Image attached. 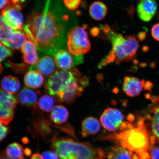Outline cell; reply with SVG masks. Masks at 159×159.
Listing matches in <instances>:
<instances>
[{
    "mask_svg": "<svg viewBox=\"0 0 159 159\" xmlns=\"http://www.w3.org/2000/svg\"><path fill=\"white\" fill-rule=\"evenodd\" d=\"M22 8L9 6L2 11L1 20L15 30L24 31L23 17Z\"/></svg>",
    "mask_w": 159,
    "mask_h": 159,
    "instance_id": "10",
    "label": "cell"
},
{
    "mask_svg": "<svg viewBox=\"0 0 159 159\" xmlns=\"http://www.w3.org/2000/svg\"><path fill=\"white\" fill-rule=\"evenodd\" d=\"M157 4L155 0H144L141 1L137 7L139 17L142 21H150L156 15Z\"/></svg>",
    "mask_w": 159,
    "mask_h": 159,
    "instance_id": "13",
    "label": "cell"
},
{
    "mask_svg": "<svg viewBox=\"0 0 159 159\" xmlns=\"http://www.w3.org/2000/svg\"><path fill=\"white\" fill-rule=\"evenodd\" d=\"M39 91H34L24 87L19 92L18 96L19 101L22 105L33 109L38 107V97Z\"/></svg>",
    "mask_w": 159,
    "mask_h": 159,
    "instance_id": "16",
    "label": "cell"
},
{
    "mask_svg": "<svg viewBox=\"0 0 159 159\" xmlns=\"http://www.w3.org/2000/svg\"><path fill=\"white\" fill-rule=\"evenodd\" d=\"M56 66L54 59L52 57L43 56L39 59L36 64L32 66L30 70H37L41 74L49 77L57 71Z\"/></svg>",
    "mask_w": 159,
    "mask_h": 159,
    "instance_id": "14",
    "label": "cell"
},
{
    "mask_svg": "<svg viewBox=\"0 0 159 159\" xmlns=\"http://www.w3.org/2000/svg\"><path fill=\"white\" fill-rule=\"evenodd\" d=\"M144 81L133 77L127 76L124 80L123 90L128 96L134 97L138 96L144 87Z\"/></svg>",
    "mask_w": 159,
    "mask_h": 159,
    "instance_id": "15",
    "label": "cell"
},
{
    "mask_svg": "<svg viewBox=\"0 0 159 159\" xmlns=\"http://www.w3.org/2000/svg\"><path fill=\"white\" fill-rule=\"evenodd\" d=\"M1 89L5 92L15 94L18 91L21 87V83L17 77L7 75L2 79Z\"/></svg>",
    "mask_w": 159,
    "mask_h": 159,
    "instance_id": "20",
    "label": "cell"
},
{
    "mask_svg": "<svg viewBox=\"0 0 159 159\" xmlns=\"http://www.w3.org/2000/svg\"><path fill=\"white\" fill-rule=\"evenodd\" d=\"M115 57L114 51H111L109 54L105 57L104 59L101 61L99 63L98 67L99 68H102V67L108 65L109 63H112L115 61Z\"/></svg>",
    "mask_w": 159,
    "mask_h": 159,
    "instance_id": "28",
    "label": "cell"
},
{
    "mask_svg": "<svg viewBox=\"0 0 159 159\" xmlns=\"http://www.w3.org/2000/svg\"><path fill=\"white\" fill-rule=\"evenodd\" d=\"M107 159H139L138 157L127 149L118 146L111 149L108 153Z\"/></svg>",
    "mask_w": 159,
    "mask_h": 159,
    "instance_id": "21",
    "label": "cell"
},
{
    "mask_svg": "<svg viewBox=\"0 0 159 159\" xmlns=\"http://www.w3.org/2000/svg\"><path fill=\"white\" fill-rule=\"evenodd\" d=\"M146 36L147 33L144 31H142L139 33L138 38L141 41H143L146 39Z\"/></svg>",
    "mask_w": 159,
    "mask_h": 159,
    "instance_id": "37",
    "label": "cell"
},
{
    "mask_svg": "<svg viewBox=\"0 0 159 159\" xmlns=\"http://www.w3.org/2000/svg\"><path fill=\"white\" fill-rule=\"evenodd\" d=\"M124 117L118 109L109 108L105 109L100 117L102 126L110 132H115L119 129L125 130L128 126V122H124Z\"/></svg>",
    "mask_w": 159,
    "mask_h": 159,
    "instance_id": "9",
    "label": "cell"
},
{
    "mask_svg": "<svg viewBox=\"0 0 159 159\" xmlns=\"http://www.w3.org/2000/svg\"><path fill=\"white\" fill-rule=\"evenodd\" d=\"M28 39L24 31L15 30L1 20L0 40L3 44L10 48L19 49L21 48Z\"/></svg>",
    "mask_w": 159,
    "mask_h": 159,
    "instance_id": "7",
    "label": "cell"
},
{
    "mask_svg": "<svg viewBox=\"0 0 159 159\" xmlns=\"http://www.w3.org/2000/svg\"><path fill=\"white\" fill-rule=\"evenodd\" d=\"M139 1H144V0H139Z\"/></svg>",
    "mask_w": 159,
    "mask_h": 159,
    "instance_id": "43",
    "label": "cell"
},
{
    "mask_svg": "<svg viewBox=\"0 0 159 159\" xmlns=\"http://www.w3.org/2000/svg\"><path fill=\"white\" fill-rule=\"evenodd\" d=\"M31 159H43V157L39 154L35 153L32 155Z\"/></svg>",
    "mask_w": 159,
    "mask_h": 159,
    "instance_id": "39",
    "label": "cell"
},
{
    "mask_svg": "<svg viewBox=\"0 0 159 159\" xmlns=\"http://www.w3.org/2000/svg\"><path fill=\"white\" fill-rule=\"evenodd\" d=\"M81 1V0H63L66 7L71 10L77 9L80 5Z\"/></svg>",
    "mask_w": 159,
    "mask_h": 159,
    "instance_id": "30",
    "label": "cell"
},
{
    "mask_svg": "<svg viewBox=\"0 0 159 159\" xmlns=\"http://www.w3.org/2000/svg\"><path fill=\"white\" fill-rule=\"evenodd\" d=\"M24 152L26 156H29L31 154V151L29 148H26L25 149Z\"/></svg>",
    "mask_w": 159,
    "mask_h": 159,
    "instance_id": "40",
    "label": "cell"
},
{
    "mask_svg": "<svg viewBox=\"0 0 159 159\" xmlns=\"http://www.w3.org/2000/svg\"><path fill=\"white\" fill-rule=\"evenodd\" d=\"M108 12V9L104 3L100 1L93 3L89 9V13L92 18L100 21L105 18Z\"/></svg>",
    "mask_w": 159,
    "mask_h": 159,
    "instance_id": "22",
    "label": "cell"
},
{
    "mask_svg": "<svg viewBox=\"0 0 159 159\" xmlns=\"http://www.w3.org/2000/svg\"><path fill=\"white\" fill-rule=\"evenodd\" d=\"M24 152L22 146L16 143L9 145L6 150V155L10 159H23Z\"/></svg>",
    "mask_w": 159,
    "mask_h": 159,
    "instance_id": "25",
    "label": "cell"
},
{
    "mask_svg": "<svg viewBox=\"0 0 159 159\" xmlns=\"http://www.w3.org/2000/svg\"><path fill=\"white\" fill-rule=\"evenodd\" d=\"M85 29L83 27H75L67 35V47L73 55H83L90 51L91 43Z\"/></svg>",
    "mask_w": 159,
    "mask_h": 159,
    "instance_id": "6",
    "label": "cell"
},
{
    "mask_svg": "<svg viewBox=\"0 0 159 159\" xmlns=\"http://www.w3.org/2000/svg\"><path fill=\"white\" fill-rule=\"evenodd\" d=\"M55 104L54 98L50 95H44L39 99L38 107L43 112L48 113L51 112Z\"/></svg>",
    "mask_w": 159,
    "mask_h": 159,
    "instance_id": "26",
    "label": "cell"
},
{
    "mask_svg": "<svg viewBox=\"0 0 159 159\" xmlns=\"http://www.w3.org/2000/svg\"><path fill=\"white\" fill-rule=\"evenodd\" d=\"M52 146L60 159H105L103 150L89 143L59 139L53 141Z\"/></svg>",
    "mask_w": 159,
    "mask_h": 159,
    "instance_id": "3",
    "label": "cell"
},
{
    "mask_svg": "<svg viewBox=\"0 0 159 159\" xmlns=\"http://www.w3.org/2000/svg\"><path fill=\"white\" fill-rule=\"evenodd\" d=\"M107 138L130 151L139 159L150 158V149L154 144L142 117L139 118L136 127L129 123L126 129Z\"/></svg>",
    "mask_w": 159,
    "mask_h": 159,
    "instance_id": "2",
    "label": "cell"
},
{
    "mask_svg": "<svg viewBox=\"0 0 159 159\" xmlns=\"http://www.w3.org/2000/svg\"><path fill=\"white\" fill-rule=\"evenodd\" d=\"M6 125L2 124L1 123V141L4 139L8 132L9 129Z\"/></svg>",
    "mask_w": 159,
    "mask_h": 159,
    "instance_id": "34",
    "label": "cell"
},
{
    "mask_svg": "<svg viewBox=\"0 0 159 159\" xmlns=\"http://www.w3.org/2000/svg\"><path fill=\"white\" fill-rule=\"evenodd\" d=\"M0 7L1 9L3 10L8 6L9 3V0H1Z\"/></svg>",
    "mask_w": 159,
    "mask_h": 159,
    "instance_id": "36",
    "label": "cell"
},
{
    "mask_svg": "<svg viewBox=\"0 0 159 159\" xmlns=\"http://www.w3.org/2000/svg\"><path fill=\"white\" fill-rule=\"evenodd\" d=\"M26 86L32 89L40 88L44 83V78L42 74L36 70H30L24 79Z\"/></svg>",
    "mask_w": 159,
    "mask_h": 159,
    "instance_id": "18",
    "label": "cell"
},
{
    "mask_svg": "<svg viewBox=\"0 0 159 159\" xmlns=\"http://www.w3.org/2000/svg\"><path fill=\"white\" fill-rule=\"evenodd\" d=\"M102 30L105 33H108L110 32L111 30V28L108 25H106L104 27H103Z\"/></svg>",
    "mask_w": 159,
    "mask_h": 159,
    "instance_id": "38",
    "label": "cell"
},
{
    "mask_svg": "<svg viewBox=\"0 0 159 159\" xmlns=\"http://www.w3.org/2000/svg\"><path fill=\"white\" fill-rule=\"evenodd\" d=\"M21 51L24 62L32 65L36 64L39 60L36 46L32 41L27 40L22 47Z\"/></svg>",
    "mask_w": 159,
    "mask_h": 159,
    "instance_id": "17",
    "label": "cell"
},
{
    "mask_svg": "<svg viewBox=\"0 0 159 159\" xmlns=\"http://www.w3.org/2000/svg\"><path fill=\"white\" fill-rule=\"evenodd\" d=\"M0 120L5 125H8L12 120L14 116V111L9 110L1 106L0 107Z\"/></svg>",
    "mask_w": 159,
    "mask_h": 159,
    "instance_id": "27",
    "label": "cell"
},
{
    "mask_svg": "<svg viewBox=\"0 0 159 159\" xmlns=\"http://www.w3.org/2000/svg\"><path fill=\"white\" fill-rule=\"evenodd\" d=\"M100 33V30L98 27H95L90 30V33L93 37H96L98 36Z\"/></svg>",
    "mask_w": 159,
    "mask_h": 159,
    "instance_id": "35",
    "label": "cell"
},
{
    "mask_svg": "<svg viewBox=\"0 0 159 159\" xmlns=\"http://www.w3.org/2000/svg\"><path fill=\"white\" fill-rule=\"evenodd\" d=\"M101 124L96 118L89 117L84 119L81 125L83 134L84 136L94 135L100 130Z\"/></svg>",
    "mask_w": 159,
    "mask_h": 159,
    "instance_id": "19",
    "label": "cell"
},
{
    "mask_svg": "<svg viewBox=\"0 0 159 159\" xmlns=\"http://www.w3.org/2000/svg\"><path fill=\"white\" fill-rule=\"evenodd\" d=\"M142 49L143 51L144 52H147L149 50V48L147 46H144L143 47Z\"/></svg>",
    "mask_w": 159,
    "mask_h": 159,
    "instance_id": "41",
    "label": "cell"
},
{
    "mask_svg": "<svg viewBox=\"0 0 159 159\" xmlns=\"http://www.w3.org/2000/svg\"><path fill=\"white\" fill-rule=\"evenodd\" d=\"M43 159H59L58 155L52 151H47L43 153Z\"/></svg>",
    "mask_w": 159,
    "mask_h": 159,
    "instance_id": "31",
    "label": "cell"
},
{
    "mask_svg": "<svg viewBox=\"0 0 159 159\" xmlns=\"http://www.w3.org/2000/svg\"><path fill=\"white\" fill-rule=\"evenodd\" d=\"M88 83V80L82 77L81 75L71 81L54 98L59 102H72L77 97L80 96L83 91V88Z\"/></svg>",
    "mask_w": 159,
    "mask_h": 159,
    "instance_id": "8",
    "label": "cell"
},
{
    "mask_svg": "<svg viewBox=\"0 0 159 159\" xmlns=\"http://www.w3.org/2000/svg\"><path fill=\"white\" fill-rule=\"evenodd\" d=\"M152 34L154 39L159 42V23L155 24L152 27Z\"/></svg>",
    "mask_w": 159,
    "mask_h": 159,
    "instance_id": "32",
    "label": "cell"
},
{
    "mask_svg": "<svg viewBox=\"0 0 159 159\" xmlns=\"http://www.w3.org/2000/svg\"><path fill=\"white\" fill-rule=\"evenodd\" d=\"M23 31L42 52L55 55L65 44L64 28L51 11H33L28 16Z\"/></svg>",
    "mask_w": 159,
    "mask_h": 159,
    "instance_id": "1",
    "label": "cell"
},
{
    "mask_svg": "<svg viewBox=\"0 0 159 159\" xmlns=\"http://www.w3.org/2000/svg\"><path fill=\"white\" fill-rule=\"evenodd\" d=\"M1 57H0V60L1 61L4 60L6 58L8 57H11L12 52L11 49H9V48L6 46L5 45L1 43Z\"/></svg>",
    "mask_w": 159,
    "mask_h": 159,
    "instance_id": "29",
    "label": "cell"
},
{
    "mask_svg": "<svg viewBox=\"0 0 159 159\" xmlns=\"http://www.w3.org/2000/svg\"><path fill=\"white\" fill-rule=\"evenodd\" d=\"M150 153L152 159H159V147H152Z\"/></svg>",
    "mask_w": 159,
    "mask_h": 159,
    "instance_id": "33",
    "label": "cell"
},
{
    "mask_svg": "<svg viewBox=\"0 0 159 159\" xmlns=\"http://www.w3.org/2000/svg\"><path fill=\"white\" fill-rule=\"evenodd\" d=\"M69 116L68 111L63 105H56L51 113V120L55 124H61L66 122Z\"/></svg>",
    "mask_w": 159,
    "mask_h": 159,
    "instance_id": "23",
    "label": "cell"
},
{
    "mask_svg": "<svg viewBox=\"0 0 159 159\" xmlns=\"http://www.w3.org/2000/svg\"><path fill=\"white\" fill-rule=\"evenodd\" d=\"M142 117L152 141L159 142V104L151 108Z\"/></svg>",
    "mask_w": 159,
    "mask_h": 159,
    "instance_id": "12",
    "label": "cell"
},
{
    "mask_svg": "<svg viewBox=\"0 0 159 159\" xmlns=\"http://www.w3.org/2000/svg\"><path fill=\"white\" fill-rule=\"evenodd\" d=\"M81 75L80 71L75 67L67 70H57L48 78L44 86L45 91L55 98L71 81Z\"/></svg>",
    "mask_w": 159,
    "mask_h": 159,
    "instance_id": "5",
    "label": "cell"
},
{
    "mask_svg": "<svg viewBox=\"0 0 159 159\" xmlns=\"http://www.w3.org/2000/svg\"><path fill=\"white\" fill-rule=\"evenodd\" d=\"M18 97L5 92L1 89L0 93L1 106L9 110H14L19 102Z\"/></svg>",
    "mask_w": 159,
    "mask_h": 159,
    "instance_id": "24",
    "label": "cell"
},
{
    "mask_svg": "<svg viewBox=\"0 0 159 159\" xmlns=\"http://www.w3.org/2000/svg\"><path fill=\"white\" fill-rule=\"evenodd\" d=\"M111 37L115 62L119 64L123 61H129L136 55L139 48V42L134 35L124 37L121 34H114Z\"/></svg>",
    "mask_w": 159,
    "mask_h": 159,
    "instance_id": "4",
    "label": "cell"
},
{
    "mask_svg": "<svg viewBox=\"0 0 159 159\" xmlns=\"http://www.w3.org/2000/svg\"><path fill=\"white\" fill-rule=\"evenodd\" d=\"M1 159H8L5 157L3 156V155H1Z\"/></svg>",
    "mask_w": 159,
    "mask_h": 159,
    "instance_id": "42",
    "label": "cell"
},
{
    "mask_svg": "<svg viewBox=\"0 0 159 159\" xmlns=\"http://www.w3.org/2000/svg\"><path fill=\"white\" fill-rule=\"evenodd\" d=\"M56 66L60 70H67L83 61V55L75 56L65 50L61 49L54 55Z\"/></svg>",
    "mask_w": 159,
    "mask_h": 159,
    "instance_id": "11",
    "label": "cell"
}]
</instances>
